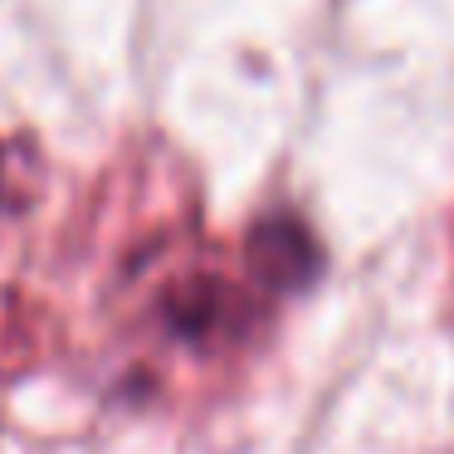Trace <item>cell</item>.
<instances>
[{
	"instance_id": "1",
	"label": "cell",
	"mask_w": 454,
	"mask_h": 454,
	"mask_svg": "<svg viewBox=\"0 0 454 454\" xmlns=\"http://www.w3.org/2000/svg\"><path fill=\"white\" fill-rule=\"evenodd\" d=\"M161 313H167V323L176 327L181 337H191V342H225V337L239 333L249 303L225 284V278L191 274V278H181V284H171Z\"/></svg>"
},
{
	"instance_id": "2",
	"label": "cell",
	"mask_w": 454,
	"mask_h": 454,
	"mask_svg": "<svg viewBox=\"0 0 454 454\" xmlns=\"http://www.w3.org/2000/svg\"><path fill=\"white\" fill-rule=\"evenodd\" d=\"M317 245L298 220H264L249 235V269L274 294H298L317 278Z\"/></svg>"
},
{
	"instance_id": "3",
	"label": "cell",
	"mask_w": 454,
	"mask_h": 454,
	"mask_svg": "<svg viewBox=\"0 0 454 454\" xmlns=\"http://www.w3.org/2000/svg\"><path fill=\"white\" fill-rule=\"evenodd\" d=\"M35 196V161L30 147L15 142V147H0V215H15L25 200Z\"/></svg>"
}]
</instances>
